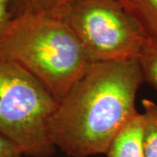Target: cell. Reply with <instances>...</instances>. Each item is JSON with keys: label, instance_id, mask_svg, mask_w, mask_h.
I'll return each mask as SVG.
<instances>
[{"label": "cell", "instance_id": "6da1fadb", "mask_svg": "<svg viewBox=\"0 0 157 157\" xmlns=\"http://www.w3.org/2000/svg\"><path fill=\"white\" fill-rule=\"evenodd\" d=\"M142 82L137 59L91 64L48 120L53 145L71 157L105 155L139 113L135 98Z\"/></svg>", "mask_w": 157, "mask_h": 157}, {"label": "cell", "instance_id": "7a4b0ae2", "mask_svg": "<svg viewBox=\"0 0 157 157\" xmlns=\"http://www.w3.org/2000/svg\"><path fill=\"white\" fill-rule=\"evenodd\" d=\"M0 56L18 64L61 101L92 64L59 14L14 16L0 42Z\"/></svg>", "mask_w": 157, "mask_h": 157}, {"label": "cell", "instance_id": "3957f363", "mask_svg": "<svg viewBox=\"0 0 157 157\" xmlns=\"http://www.w3.org/2000/svg\"><path fill=\"white\" fill-rule=\"evenodd\" d=\"M58 106L59 101L33 74L0 56V134L24 155H54L47 123Z\"/></svg>", "mask_w": 157, "mask_h": 157}, {"label": "cell", "instance_id": "277c9868", "mask_svg": "<svg viewBox=\"0 0 157 157\" xmlns=\"http://www.w3.org/2000/svg\"><path fill=\"white\" fill-rule=\"evenodd\" d=\"M57 14L75 34L92 64L137 59L147 39L118 0H72Z\"/></svg>", "mask_w": 157, "mask_h": 157}, {"label": "cell", "instance_id": "5b68a950", "mask_svg": "<svg viewBox=\"0 0 157 157\" xmlns=\"http://www.w3.org/2000/svg\"><path fill=\"white\" fill-rule=\"evenodd\" d=\"M105 155L107 157H144L141 113L136 114L121 129Z\"/></svg>", "mask_w": 157, "mask_h": 157}, {"label": "cell", "instance_id": "8992f818", "mask_svg": "<svg viewBox=\"0 0 157 157\" xmlns=\"http://www.w3.org/2000/svg\"><path fill=\"white\" fill-rule=\"evenodd\" d=\"M147 39H157V0H118Z\"/></svg>", "mask_w": 157, "mask_h": 157}, {"label": "cell", "instance_id": "52a82bcc", "mask_svg": "<svg viewBox=\"0 0 157 157\" xmlns=\"http://www.w3.org/2000/svg\"><path fill=\"white\" fill-rule=\"evenodd\" d=\"M142 147L144 157H157V104L143 100Z\"/></svg>", "mask_w": 157, "mask_h": 157}, {"label": "cell", "instance_id": "ba28073f", "mask_svg": "<svg viewBox=\"0 0 157 157\" xmlns=\"http://www.w3.org/2000/svg\"><path fill=\"white\" fill-rule=\"evenodd\" d=\"M137 60L143 81L157 90V39H147Z\"/></svg>", "mask_w": 157, "mask_h": 157}, {"label": "cell", "instance_id": "9c48e42d", "mask_svg": "<svg viewBox=\"0 0 157 157\" xmlns=\"http://www.w3.org/2000/svg\"><path fill=\"white\" fill-rule=\"evenodd\" d=\"M72 0H12L13 17L25 12H47L57 14Z\"/></svg>", "mask_w": 157, "mask_h": 157}, {"label": "cell", "instance_id": "30bf717a", "mask_svg": "<svg viewBox=\"0 0 157 157\" xmlns=\"http://www.w3.org/2000/svg\"><path fill=\"white\" fill-rule=\"evenodd\" d=\"M12 0H0V42L13 17Z\"/></svg>", "mask_w": 157, "mask_h": 157}, {"label": "cell", "instance_id": "8fae6325", "mask_svg": "<svg viewBox=\"0 0 157 157\" xmlns=\"http://www.w3.org/2000/svg\"><path fill=\"white\" fill-rule=\"evenodd\" d=\"M21 150L11 140L0 134V157H23Z\"/></svg>", "mask_w": 157, "mask_h": 157}]
</instances>
